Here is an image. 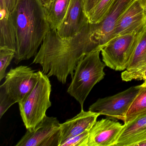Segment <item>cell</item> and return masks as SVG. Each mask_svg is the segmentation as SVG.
Returning a JSON list of instances; mask_svg holds the SVG:
<instances>
[{
    "mask_svg": "<svg viewBox=\"0 0 146 146\" xmlns=\"http://www.w3.org/2000/svg\"><path fill=\"white\" fill-rule=\"evenodd\" d=\"M0 48L16 52L17 40L12 14L7 10L4 0H0Z\"/></svg>",
    "mask_w": 146,
    "mask_h": 146,
    "instance_id": "obj_15",
    "label": "cell"
},
{
    "mask_svg": "<svg viewBox=\"0 0 146 146\" xmlns=\"http://www.w3.org/2000/svg\"><path fill=\"white\" fill-rule=\"evenodd\" d=\"M12 100L4 93L0 90V118L13 104Z\"/></svg>",
    "mask_w": 146,
    "mask_h": 146,
    "instance_id": "obj_23",
    "label": "cell"
},
{
    "mask_svg": "<svg viewBox=\"0 0 146 146\" xmlns=\"http://www.w3.org/2000/svg\"><path fill=\"white\" fill-rule=\"evenodd\" d=\"M124 126L108 119L96 121L90 131L88 146H114Z\"/></svg>",
    "mask_w": 146,
    "mask_h": 146,
    "instance_id": "obj_12",
    "label": "cell"
},
{
    "mask_svg": "<svg viewBox=\"0 0 146 146\" xmlns=\"http://www.w3.org/2000/svg\"><path fill=\"white\" fill-rule=\"evenodd\" d=\"M100 115L97 113L90 110L85 111L82 109L76 116L61 124L59 146L70 138L87 131H90Z\"/></svg>",
    "mask_w": 146,
    "mask_h": 146,
    "instance_id": "obj_13",
    "label": "cell"
},
{
    "mask_svg": "<svg viewBox=\"0 0 146 146\" xmlns=\"http://www.w3.org/2000/svg\"><path fill=\"white\" fill-rule=\"evenodd\" d=\"M116 0H100L88 18L89 23L97 24L102 21Z\"/></svg>",
    "mask_w": 146,
    "mask_h": 146,
    "instance_id": "obj_19",
    "label": "cell"
},
{
    "mask_svg": "<svg viewBox=\"0 0 146 146\" xmlns=\"http://www.w3.org/2000/svg\"><path fill=\"white\" fill-rule=\"evenodd\" d=\"M12 14L17 40L14 63L18 64L36 56L50 27L40 0H17Z\"/></svg>",
    "mask_w": 146,
    "mask_h": 146,
    "instance_id": "obj_2",
    "label": "cell"
},
{
    "mask_svg": "<svg viewBox=\"0 0 146 146\" xmlns=\"http://www.w3.org/2000/svg\"><path fill=\"white\" fill-rule=\"evenodd\" d=\"M143 2V3H145V4H146V0H141Z\"/></svg>",
    "mask_w": 146,
    "mask_h": 146,
    "instance_id": "obj_27",
    "label": "cell"
},
{
    "mask_svg": "<svg viewBox=\"0 0 146 146\" xmlns=\"http://www.w3.org/2000/svg\"><path fill=\"white\" fill-rule=\"evenodd\" d=\"M145 114H146V82L141 85L138 94L122 120L126 124L139 116Z\"/></svg>",
    "mask_w": 146,
    "mask_h": 146,
    "instance_id": "obj_17",
    "label": "cell"
},
{
    "mask_svg": "<svg viewBox=\"0 0 146 146\" xmlns=\"http://www.w3.org/2000/svg\"><path fill=\"white\" fill-rule=\"evenodd\" d=\"M42 71L33 89L19 102L20 115L27 130H32L46 117L52 106V86L49 78Z\"/></svg>",
    "mask_w": 146,
    "mask_h": 146,
    "instance_id": "obj_4",
    "label": "cell"
},
{
    "mask_svg": "<svg viewBox=\"0 0 146 146\" xmlns=\"http://www.w3.org/2000/svg\"><path fill=\"white\" fill-rule=\"evenodd\" d=\"M114 146H135L146 140V114L125 124Z\"/></svg>",
    "mask_w": 146,
    "mask_h": 146,
    "instance_id": "obj_14",
    "label": "cell"
},
{
    "mask_svg": "<svg viewBox=\"0 0 146 146\" xmlns=\"http://www.w3.org/2000/svg\"><path fill=\"white\" fill-rule=\"evenodd\" d=\"M15 51L7 48H0V81L5 77L7 69L15 58Z\"/></svg>",
    "mask_w": 146,
    "mask_h": 146,
    "instance_id": "obj_20",
    "label": "cell"
},
{
    "mask_svg": "<svg viewBox=\"0 0 146 146\" xmlns=\"http://www.w3.org/2000/svg\"><path fill=\"white\" fill-rule=\"evenodd\" d=\"M102 48L88 54L77 65L67 93L80 104L82 109L87 96L94 86L104 78L106 65L100 58Z\"/></svg>",
    "mask_w": 146,
    "mask_h": 146,
    "instance_id": "obj_3",
    "label": "cell"
},
{
    "mask_svg": "<svg viewBox=\"0 0 146 146\" xmlns=\"http://www.w3.org/2000/svg\"><path fill=\"white\" fill-rule=\"evenodd\" d=\"M100 0H84V9L85 14L88 17L92 12Z\"/></svg>",
    "mask_w": 146,
    "mask_h": 146,
    "instance_id": "obj_24",
    "label": "cell"
},
{
    "mask_svg": "<svg viewBox=\"0 0 146 146\" xmlns=\"http://www.w3.org/2000/svg\"><path fill=\"white\" fill-rule=\"evenodd\" d=\"M135 0H116L102 21L90 23L94 40L103 48L113 38L115 27L127 8Z\"/></svg>",
    "mask_w": 146,
    "mask_h": 146,
    "instance_id": "obj_9",
    "label": "cell"
},
{
    "mask_svg": "<svg viewBox=\"0 0 146 146\" xmlns=\"http://www.w3.org/2000/svg\"><path fill=\"white\" fill-rule=\"evenodd\" d=\"M88 23L84 0H71L65 17L57 31L60 37L70 38L81 32Z\"/></svg>",
    "mask_w": 146,
    "mask_h": 146,
    "instance_id": "obj_11",
    "label": "cell"
},
{
    "mask_svg": "<svg viewBox=\"0 0 146 146\" xmlns=\"http://www.w3.org/2000/svg\"><path fill=\"white\" fill-rule=\"evenodd\" d=\"M61 124L46 116L32 130H27L16 146H59Z\"/></svg>",
    "mask_w": 146,
    "mask_h": 146,
    "instance_id": "obj_8",
    "label": "cell"
},
{
    "mask_svg": "<svg viewBox=\"0 0 146 146\" xmlns=\"http://www.w3.org/2000/svg\"><path fill=\"white\" fill-rule=\"evenodd\" d=\"M90 131L75 136L65 141L60 146H88Z\"/></svg>",
    "mask_w": 146,
    "mask_h": 146,
    "instance_id": "obj_22",
    "label": "cell"
},
{
    "mask_svg": "<svg viewBox=\"0 0 146 146\" xmlns=\"http://www.w3.org/2000/svg\"><path fill=\"white\" fill-rule=\"evenodd\" d=\"M7 10L12 13L15 8L17 0H4Z\"/></svg>",
    "mask_w": 146,
    "mask_h": 146,
    "instance_id": "obj_25",
    "label": "cell"
},
{
    "mask_svg": "<svg viewBox=\"0 0 146 146\" xmlns=\"http://www.w3.org/2000/svg\"><path fill=\"white\" fill-rule=\"evenodd\" d=\"M40 1L44 7L47 6L51 1V0H40Z\"/></svg>",
    "mask_w": 146,
    "mask_h": 146,
    "instance_id": "obj_26",
    "label": "cell"
},
{
    "mask_svg": "<svg viewBox=\"0 0 146 146\" xmlns=\"http://www.w3.org/2000/svg\"><path fill=\"white\" fill-rule=\"evenodd\" d=\"M100 47L93 38L90 23L81 32L68 38L60 37L57 30L50 29L33 64H39L44 74L55 76L64 84L68 76L73 78L79 61Z\"/></svg>",
    "mask_w": 146,
    "mask_h": 146,
    "instance_id": "obj_1",
    "label": "cell"
},
{
    "mask_svg": "<svg viewBox=\"0 0 146 146\" xmlns=\"http://www.w3.org/2000/svg\"><path fill=\"white\" fill-rule=\"evenodd\" d=\"M146 66V28L142 32L127 70Z\"/></svg>",
    "mask_w": 146,
    "mask_h": 146,
    "instance_id": "obj_18",
    "label": "cell"
},
{
    "mask_svg": "<svg viewBox=\"0 0 146 146\" xmlns=\"http://www.w3.org/2000/svg\"><path fill=\"white\" fill-rule=\"evenodd\" d=\"M121 78L125 82L132 80H143L146 82V66L134 70H126L122 72Z\"/></svg>",
    "mask_w": 146,
    "mask_h": 146,
    "instance_id": "obj_21",
    "label": "cell"
},
{
    "mask_svg": "<svg viewBox=\"0 0 146 146\" xmlns=\"http://www.w3.org/2000/svg\"><path fill=\"white\" fill-rule=\"evenodd\" d=\"M71 0H51L44 7L50 29L57 30L64 21Z\"/></svg>",
    "mask_w": 146,
    "mask_h": 146,
    "instance_id": "obj_16",
    "label": "cell"
},
{
    "mask_svg": "<svg viewBox=\"0 0 146 146\" xmlns=\"http://www.w3.org/2000/svg\"><path fill=\"white\" fill-rule=\"evenodd\" d=\"M140 88L141 85L134 86L112 96L98 99L90 106L89 110L122 120Z\"/></svg>",
    "mask_w": 146,
    "mask_h": 146,
    "instance_id": "obj_7",
    "label": "cell"
},
{
    "mask_svg": "<svg viewBox=\"0 0 146 146\" xmlns=\"http://www.w3.org/2000/svg\"><path fill=\"white\" fill-rule=\"evenodd\" d=\"M146 28V4L141 0H135L118 22L113 38L134 33H141Z\"/></svg>",
    "mask_w": 146,
    "mask_h": 146,
    "instance_id": "obj_10",
    "label": "cell"
},
{
    "mask_svg": "<svg viewBox=\"0 0 146 146\" xmlns=\"http://www.w3.org/2000/svg\"><path fill=\"white\" fill-rule=\"evenodd\" d=\"M141 33L119 36L110 40L101 52L106 66L116 71L127 69Z\"/></svg>",
    "mask_w": 146,
    "mask_h": 146,
    "instance_id": "obj_5",
    "label": "cell"
},
{
    "mask_svg": "<svg viewBox=\"0 0 146 146\" xmlns=\"http://www.w3.org/2000/svg\"><path fill=\"white\" fill-rule=\"evenodd\" d=\"M40 71L35 72L25 66L12 68L6 75L5 82L0 86L14 103H19L33 89L40 78Z\"/></svg>",
    "mask_w": 146,
    "mask_h": 146,
    "instance_id": "obj_6",
    "label": "cell"
}]
</instances>
